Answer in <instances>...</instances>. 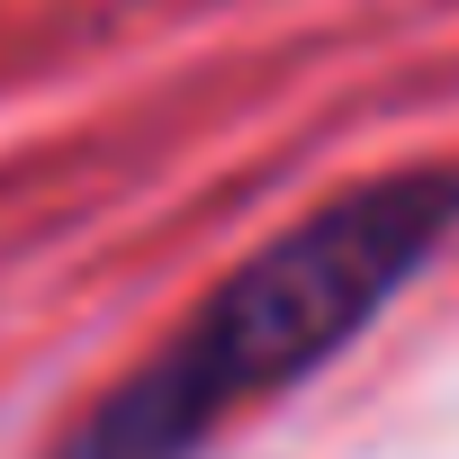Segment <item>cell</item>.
I'll return each instance as SVG.
<instances>
[{"label": "cell", "instance_id": "cell-1", "mask_svg": "<svg viewBox=\"0 0 459 459\" xmlns=\"http://www.w3.org/2000/svg\"><path fill=\"white\" fill-rule=\"evenodd\" d=\"M459 235V162H396L253 244L126 378H108L46 459H207L244 414L342 360Z\"/></svg>", "mask_w": 459, "mask_h": 459}]
</instances>
